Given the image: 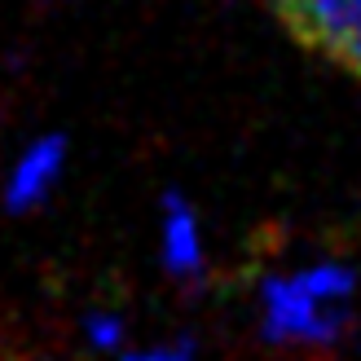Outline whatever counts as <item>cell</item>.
<instances>
[{
  "label": "cell",
  "instance_id": "6da1fadb",
  "mask_svg": "<svg viewBox=\"0 0 361 361\" xmlns=\"http://www.w3.org/2000/svg\"><path fill=\"white\" fill-rule=\"evenodd\" d=\"M357 274L344 260H313L269 274L256 291L260 339L274 348H335L353 322Z\"/></svg>",
  "mask_w": 361,
  "mask_h": 361
},
{
  "label": "cell",
  "instance_id": "7a4b0ae2",
  "mask_svg": "<svg viewBox=\"0 0 361 361\" xmlns=\"http://www.w3.org/2000/svg\"><path fill=\"white\" fill-rule=\"evenodd\" d=\"M278 13L304 44L361 75V0H278Z\"/></svg>",
  "mask_w": 361,
  "mask_h": 361
},
{
  "label": "cell",
  "instance_id": "3957f363",
  "mask_svg": "<svg viewBox=\"0 0 361 361\" xmlns=\"http://www.w3.org/2000/svg\"><path fill=\"white\" fill-rule=\"evenodd\" d=\"M66 137L62 133H44L35 137L31 146L13 159V168L5 176V190H0V198H5V212L23 216V212H35L44 203V198L58 190V180L66 172Z\"/></svg>",
  "mask_w": 361,
  "mask_h": 361
},
{
  "label": "cell",
  "instance_id": "277c9868",
  "mask_svg": "<svg viewBox=\"0 0 361 361\" xmlns=\"http://www.w3.org/2000/svg\"><path fill=\"white\" fill-rule=\"evenodd\" d=\"M159 264L172 282H198L207 274V243L194 203L180 190L164 194L159 207Z\"/></svg>",
  "mask_w": 361,
  "mask_h": 361
},
{
  "label": "cell",
  "instance_id": "5b68a950",
  "mask_svg": "<svg viewBox=\"0 0 361 361\" xmlns=\"http://www.w3.org/2000/svg\"><path fill=\"white\" fill-rule=\"evenodd\" d=\"M80 335H84V344L102 357H115V353L128 348V322L111 309H88L84 322H80Z\"/></svg>",
  "mask_w": 361,
  "mask_h": 361
},
{
  "label": "cell",
  "instance_id": "8992f818",
  "mask_svg": "<svg viewBox=\"0 0 361 361\" xmlns=\"http://www.w3.org/2000/svg\"><path fill=\"white\" fill-rule=\"evenodd\" d=\"M111 361H198V344L190 335L168 339V344H154V348H123Z\"/></svg>",
  "mask_w": 361,
  "mask_h": 361
}]
</instances>
